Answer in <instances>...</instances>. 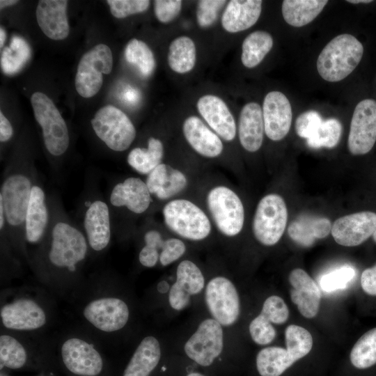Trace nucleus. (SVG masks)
<instances>
[{
  "label": "nucleus",
  "instance_id": "27",
  "mask_svg": "<svg viewBox=\"0 0 376 376\" xmlns=\"http://www.w3.org/2000/svg\"><path fill=\"white\" fill-rule=\"evenodd\" d=\"M331 224L329 219L302 215L290 223L288 233L296 244L309 247L316 240L326 237L331 233Z\"/></svg>",
  "mask_w": 376,
  "mask_h": 376
},
{
  "label": "nucleus",
  "instance_id": "54",
  "mask_svg": "<svg viewBox=\"0 0 376 376\" xmlns=\"http://www.w3.org/2000/svg\"><path fill=\"white\" fill-rule=\"evenodd\" d=\"M18 1L16 0H1L0 1V8H4L5 7L12 6L18 3Z\"/></svg>",
  "mask_w": 376,
  "mask_h": 376
},
{
  "label": "nucleus",
  "instance_id": "43",
  "mask_svg": "<svg viewBox=\"0 0 376 376\" xmlns=\"http://www.w3.org/2000/svg\"><path fill=\"white\" fill-rule=\"evenodd\" d=\"M249 330L252 340L260 345L271 343L276 334L272 323L260 313L250 322Z\"/></svg>",
  "mask_w": 376,
  "mask_h": 376
},
{
  "label": "nucleus",
  "instance_id": "19",
  "mask_svg": "<svg viewBox=\"0 0 376 376\" xmlns=\"http://www.w3.org/2000/svg\"><path fill=\"white\" fill-rule=\"evenodd\" d=\"M50 221L48 196L38 178L33 186L25 219V239L38 243L44 237Z\"/></svg>",
  "mask_w": 376,
  "mask_h": 376
},
{
  "label": "nucleus",
  "instance_id": "55",
  "mask_svg": "<svg viewBox=\"0 0 376 376\" xmlns=\"http://www.w3.org/2000/svg\"><path fill=\"white\" fill-rule=\"evenodd\" d=\"M158 290L162 292H166L169 290V284L166 281H162L158 284Z\"/></svg>",
  "mask_w": 376,
  "mask_h": 376
},
{
  "label": "nucleus",
  "instance_id": "25",
  "mask_svg": "<svg viewBox=\"0 0 376 376\" xmlns=\"http://www.w3.org/2000/svg\"><path fill=\"white\" fill-rule=\"evenodd\" d=\"M264 120L261 107L257 102L246 104L239 118L238 136L242 148L248 152L258 151L263 141Z\"/></svg>",
  "mask_w": 376,
  "mask_h": 376
},
{
  "label": "nucleus",
  "instance_id": "12",
  "mask_svg": "<svg viewBox=\"0 0 376 376\" xmlns=\"http://www.w3.org/2000/svg\"><path fill=\"white\" fill-rule=\"evenodd\" d=\"M107 202L111 214L125 210L134 215H141L150 207L152 196L145 181L132 176L112 187Z\"/></svg>",
  "mask_w": 376,
  "mask_h": 376
},
{
  "label": "nucleus",
  "instance_id": "22",
  "mask_svg": "<svg viewBox=\"0 0 376 376\" xmlns=\"http://www.w3.org/2000/svg\"><path fill=\"white\" fill-rule=\"evenodd\" d=\"M145 182L152 196L159 201L175 197L188 185L182 171L163 162L146 175Z\"/></svg>",
  "mask_w": 376,
  "mask_h": 376
},
{
  "label": "nucleus",
  "instance_id": "20",
  "mask_svg": "<svg viewBox=\"0 0 376 376\" xmlns=\"http://www.w3.org/2000/svg\"><path fill=\"white\" fill-rule=\"evenodd\" d=\"M1 318L6 328L16 330L36 329L46 322L42 308L28 299H17L5 305L1 310Z\"/></svg>",
  "mask_w": 376,
  "mask_h": 376
},
{
  "label": "nucleus",
  "instance_id": "36",
  "mask_svg": "<svg viewBox=\"0 0 376 376\" xmlns=\"http://www.w3.org/2000/svg\"><path fill=\"white\" fill-rule=\"evenodd\" d=\"M30 57V49L22 38L14 36L10 47H6L2 52L1 68L6 74L17 72Z\"/></svg>",
  "mask_w": 376,
  "mask_h": 376
},
{
  "label": "nucleus",
  "instance_id": "14",
  "mask_svg": "<svg viewBox=\"0 0 376 376\" xmlns=\"http://www.w3.org/2000/svg\"><path fill=\"white\" fill-rule=\"evenodd\" d=\"M376 230V213L362 211L337 219L331 233L336 243L344 246H356L373 235Z\"/></svg>",
  "mask_w": 376,
  "mask_h": 376
},
{
  "label": "nucleus",
  "instance_id": "38",
  "mask_svg": "<svg viewBox=\"0 0 376 376\" xmlns=\"http://www.w3.org/2000/svg\"><path fill=\"white\" fill-rule=\"evenodd\" d=\"M190 295L198 294L205 285V279L200 268L192 261H181L176 269V281Z\"/></svg>",
  "mask_w": 376,
  "mask_h": 376
},
{
  "label": "nucleus",
  "instance_id": "8",
  "mask_svg": "<svg viewBox=\"0 0 376 376\" xmlns=\"http://www.w3.org/2000/svg\"><path fill=\"white\" fill-rule=\"evenodd\" d=\"M288 209L283 198L269 194L258 202L253 219L252 230L256 240L264 246H273L281 238L287 225Z\"/></svg>",
  "mask_w": 376,
  "mask_h": 376
},
{
  "label": "nucleus",
  "instance_id": "3",
  "mask_svg": "<svg viewBox=\"0 0 376 376\" xmlns=\"http://www.w3.org/2000/svg\"><path fill=\"white\" fill-rule=\"evenodd\" d=\"M162 217L170 230L188 240H203L212 231V224L206 213L187 199L169 201L162 209Z\"/></svg>",
  "mask_w": 376,
  "mask_h": 376
},
{
  "label": "nucleus",
  "instance_id": "28",
  "mask_svg": "<svg viewBox=\"0 0 376 376\" xmlns=\"http://www.w3.org/2000/svg\"><path fill=\"white\" fill-rule=\"evenodd\" d=\"M161 357L160 345L153 336L144 338L126 366L123 376H149Z\"/></svg>",
  "mask_w": 376,
  "mask_h": 376
},
{
  "label": "nucleus",
  "instance_id": "1",
  "mask_svg": "<svg viewBox=\"0 0 376 376\" xmlns=\"http://www.w3.org/2000/svg\"><path fill=\"white\" fill-rule=\"evenodd\" d=\"M38 178L30 160L13 159L5 167L0 188L8 235L25 239V219L33 186Z\"/></svg>",
  "mask_w": 376,
  "mask_h": 376
},
{
  "label": "nucleus",
  "instance_id": "6",
  "mask_svg": "<svg viewBox=\"0 0 376 376\" xmlns=\"http://www.w3.org/2000/svg\"><path fill=\"white\" fill-rule=\"evenodd\" d=\"M95 134L110 150L123 152L134 142L136 128L128 116L113 105L100 108L91 119Z\"/></svg>",
  "mask_w": 376,
  "mask_h": 376
},
{
  "label": "nucleus",
  "instance_id": "29",
  "mask_svg": "<svg viewBox=\"0 0 376 376\" xmlns=\"http://www.w3.org/2000/svg\"><path fill=\"white\" fill-rule=\"evenodd\" d=\"M164 147L162 141L150 136L146 147H136L127 156V162L136 172L147 175L158 165L162 163Z\"/></svg>",
  "mask_w": 376,
  "mask_h": 376
},
{
  "label": "nucleus",
  "instance_id": "56",
  "mask_svg": "<svg viewBox=\"0 0 376 376\" xmlns=\"http://www.w3.org/2000/svg\"><path fill=\"white\" fill-rule=\"evenodd\" d=\"M6 38V33L4 29H0V47H2Z\"/></svg>",
  "mask_w": 376,
  "mask_h": 376
},
{
  "label": "nucleus",
  "instance_id": "9",
  "mask_svg": "<svg viewBox=\"0 0 376 376\" xmlns=\"http://www.w3.org/2000/svg\"><path fill=\"white\" fill-rule=\"evenodd\" d=\"M113 68V55L109 46L100 43L80 58L75 75L77 92L83 97L95 95L103 83V74H109Z\"/></svg>",
  "mask_w": 376,
  "mask_h": 376
},
{
  "label": "nucleus",
  "instance_id": "58",
  "mask_svg": "<svg viewBox=\"0 0 376 376\" xmlns=\"http://www.w3.org/2000/svg\"><path fill=\"white\" fill-rule=\"evenodd\" d=\"M187 376H205L199 373H191L188 374Z\"/></svg>",
  "mask_w": 376,
  "mask_h": 376
},
{
  "label": "nucleus",
  "instance_id": "18",
  "mask_svg": "<svg viewBox=\"0 0 376 376\" xmlns=\"http://www.w3.org/2000/svg\"><path fill=\"white\" fill-rule=\"evenodd\" d=\"M196 107L207 125L221 139L231 141L235 138L237 127L234 117L222 99L214 95H205L198 99Z\"/></svg>",
  "mask_w": 376,
  "mask_h": 376
},
{
  "label": "nucleus",
  "instance_id": "10",
  "mask_svg": "<svg viewBox=\"0 0 376 376\" xmlns=\"http://www.w3.org/2000/svg\"><path fill=\"white\" fill-rule=\"evenodd\" d=\"M205 299L213 319L221 326L234 324L240 313L238 292L234 284L226 277L212 278L205 288Z\"/></svg>",
  "mask_w": 376,
  "mask_h": 376
},
{
  "label": "nucleus",
  "instance_id": "33",
  "mask_svg": "<svg viewBox=\"0 0 376 376\" xmlns=\"http://www.w3.org/2000/svg\"><path fill=\"white\" fill-rule=\"evenodd\" d=\"M271 34L265 31H256L248 35L242 45L241 61L247 68L258 65L273 47Z\"/></svg>",
  "mask_w": 376,
  "mask_h": 376
},
{
  "label": "nucleus",
  "instance_id": "40",
  "mask_svg": "<svg viewBox=\"0 0 376 376\" xmlns=\"http://www.w3.org/2000/svg\"><path fill=\"white\" fill-rule=\"evenodd\" d=\"M26 361V352L22 344L8 335L0 337V368L17 369Z\"/></svg>",
  "mask_w": 376,
  "mask_h": 376
},
{
  "label": "nucleus",
  "instance_id": "35",
  "mask_svg": "<svg viewBox=\"0 0 376 376\" xmlns=\"http://www.w3.org/2000/svg\"><path fill=\"white\" fill-rule=\"evenodd\" d=\"M350 358L352 364L359 369L376 363V327L360 337L352 347Z\"/></svg>",
  "mask_w": 376,
  "mask_h": 376
},
{
  "label": "nucleus",
  "instance_id": "30",
  "mask_svg": "<svg viewBox=\"0 0 376 376\" xmlns=\"http://www.w3.org/2000/svg\"><path fill=\"white\" fill-rule=\"evenodd\" d=\"M327 0H285L281 11L287 24L301 27L311 22L323 10Z\"/></svg>",
  "mask_w": 376,
  "mask_h": 376
},
{
  "label": "nucleus",
  "instance_id": "24",
  "mask_svg": "<svg viewBox=\"0 0 376 376\" xmlns=\"http://www.w3.org/2000/svg\"><path fill=\"white\" fill-rule=\"evenodd\" d=\"M67 6L66 0L38 1L36 10L37 22L42 33L49 38L61 40L68 36L70 27L66 14Z\"/></svg>",
  "mask_w": 376,
  "mask_h": 376
},
{
  "label": "nucleus",
  "instance_id": "50",
  "mask_svg": "<svg viewBox=\"0 0 376 376\" xmlns=\"http://www.w3.org/2000/svg\"><path fill=\"white\" fill-rule=\"evenodd\" d=\"M361 285L366 293L376 296V265L362 272Z\"/></svg>",
  "mask_w": 376,
  "mask_h": 376
},
{
  "label": "nucleus",
  "instance_id": "23",
  "mask_svg": "<svg viewBox=\"0 0 376 376\" xmlns=\"http://www.w3.org/2000/svg\"><path fill=\"white\" fill-rule=\"evenodd\" d=\"M182 132L189 145L198 155L207 158L221 155L224 145L221 138L198 117L187 118L182 124Z\"/></svg>",
  "mask_w": 376,
  "mask_h": 376
},
{
  "label": "nucleus",
  "instance_id": "32",
  "mask_svg": "<svg viewBox=\"0 0 376 376\" xmlns=\"http://www.w3.org/2000/svg\"><path fill=\"white\" fill-rule=\"evenodd\" d=\"M196 48L194 42L188 36L174 39L169 45L168 63L170 68L179 74L190 72L195 66Z\"/></svg>",
  "mask_w": 376,
  "mask_h": 376
},
{
  "label": "nucleus",
  "instance_id": "13",
  "mask_svg": "<svg viewBox=\"0 0 376 376\" xmlns=\"http://www.w3.org/2000/svg\"><path fill=\"white\" fill-rule=\"evenodd\" d=\"M376 142V102L365 99L356 106L352 117L347 147L353 155L370 151Z\"/></svg>",
  "mask_w": 376,
  "mask_h": 376
},
{
  "label": "nucleus",
  "instance_id": "34",
  "mask_svg": "<svg viewBox=\"0 0 376 376\" xmlns=\"http://www.w3.org/2000/svg\"><path fill=\"white\" fill-rule=\"evenodd\" d=\"M125 58L132 65L137 67L144 77L150 76L155 68V59L149 46L136 38L131 39L125 48Z\"/></svg>",
  "mask_w": 376,
  "mask_h": 376
},
{
  "label": "nucleus",
  "instance_id": "44",
  "mask_svg": "<svg viewBox=\"0 0 376 376\" xmlns=\"http://www.w3.org/2000/svg\"><path fill=\"white\" fill-rule=\"evenodd\" d=\"M111 15L122 19L147 10L150 1L148 0H108Z\"/></svg>",
  "mask_w": 376,
  "mask_h": 376
},
{
  "label": "nucleus",
  "instance_id": "48",
  "mask_svg": "<svg viewBox=\"0 0 376 376\" xmlns=\"http://www.w3.org/2000/svg\"><path fill=\"white\" fill-rule=\"evenodd\" d=\"M182 1L156 0L154 1V12L157 19L162 23L173 21L180 13Z\"/></svg>",
  "mask_w": 376,
  "mask_h": 376
},
{
  "label": "nucleus",
  "instance_id": "21",
  "mask_svg": "<svg viewBox=\"0 0 376 376\" xmlns=\"http://www.w3.org/2000/svg\"><path fill=\"white\" fill-rule=\"evenodd\" d=\"M289 281L292 285L290 297L299 313L306 318H313L318 313L321 293L315 281L304 269L291 271Z\"/></svg>",
  "mask_w": 376,
  "mask_h": 376
},
{
  "label": "nucleus",
  "instance_id": "4",
  "mask_svg": "<svg viewBox=\"0 0 376 376\" xmlns=\"http://www.w3.org/2000/svg\"><path fill=\"white\" fill-rule=\"evenodd\" d=\"M34 117L42 129L45 147L54 158H59L68 150L70 134L67 124L53 101L42 92L31 97Z\"/></svg>",
  "mask_w": 376,
  "mask_h": 376
},
{
  "label": "nucleus",
  "instance_id": "5",
  "mask_svg": "<svg viewBox=\"0 0 376 376\" xmlns=\"http://www.w3.org/2000/svg\"><path fill=\"white\" fill-rule=\"evenodd\" d=\"M206 203L216 228L222 235L235 237L242 231L244 208L233 189L225 185L212 187L207 194Z\"/></svg>",
  "mask_w": 376,
  "mask_h": 376
},
{
  "label": "nucleus",
  "instance_id": "2",
  "mask_svg": "<svg viewBox=\"0 0 376 376\" xmlns=\"http://www.w3.org/2000/svg\"><path fill=\"white\" fill-rule=\"evenodd\" d=\"M363 54L361 42L351 34H340L330 40L317 60L320 77L329 82L344 79L357 68Z\"/></svg>",
  "mask_w": 376,
  "mask_h": 376
},
{
  "label": "nucleus",
  "instance_id": "51",
  "mask_svg": "<svg viewBox=\"0 0 376 376\" xmlns=\"http://www.w3.org/2000/svg\"><path fill=\"white\" fill-rule=\"evenodd\" d=\"M159 250L152 246L145 244L139 254L140 263L146 267H153L159 260Z\"/></svg>",
  "mask_w": 376,
  "mask_h": 376
},
{
  "label": "nucleus",
  "instance_id": "53",
  "mask_svg": "<svg viewBox=\"0 0 376 376\" xmlns=\"http://www.w3.org/2000/svg\"><path fill=\"white\" fill-rule=\"evenodd\" d=\"M14 129L10 120L0 111V141L7 143L13 137Z\"/></svg>",
  "mask_w": 376,
  "mask_h": 376
},
{
  "label": "nucleus",
  "instance_id": "16",
  "mask_svg": "<svg viewBox=\"0 0 376 376\" xmlns=\"http://www.w3.org/2000/svg\"><path fill=\"white\" fill-rule=\"evenodd\" d=\"M263 116L265 133L274 141H281L290 129L292 112L288 97L280 91L268 93L263 100Z\"/></svg>",
  "mask_w": 376,
  "mask_h": 376
},
{
  "label": "nucleus",
  "instance_id": "11",
  "mask_svg": "<svg viewBox=\"0 0 376 376\" xmlns=\"http://www.w3.org/2000/svg\"><path fill=\"white\" fill-rule=\"evenodd\" d=\"M224 334L221 324L213 318L205 319L185 343L187 356L200 366H208L221 353Z\"/></svg>",
  "mask_w": 376,
  "mask_h": 376
},
{
  "label": "nucleus",
  "instance_id": "49",
  "mask_svg": "<svg viewBox=\"0 0 376 376\" xmlns=\"http://www.w3.org/2000/svg\"><path fill=\"white\" fill-rule=\"evenodd\" d=\"M190 296L177 282H175L169 289V304L174 310L181 311L189 304Z\"/></svg>",
  "mask_w": 376,
  "mask_h": 376
},
{
  "label": "nucleus",
  "instance_id": "37",
  "mask_svg": "<svg viewBox=\"0 0 376 376\" xmlns=\"http://www.w3.org/2000/svg\"><path fill=\"white\" fill-rule=\"evenodd\" d=\"M286 350L297 361L307 355L313 347V338L305 328L289 325L285 331Z\"/></svg>",
  "mask_w": 376,
  "mask_h": 376
},
{
  "label": "nucleus",
  "instance_id": "7",
  "mask_svg": "<svg viewBox=\"0 0 376 376\" xmlns=\"http://www.w3.org/2000/svg\"><path fill=\"white\" fill-rule=\"evenodd\" d=\"M92 186L85 194L81 205V226L90 247L100 251L109 244L111 236L112 221L109 205Z\"/></svg>",
  "mask_w": 376,
  "mask_h": 376
},
{
  "label": "nucleus",
  "instance_id": "47",
  "mask_svg": "<svg viewBox=\"0 0 376 376\" xmlns=\"http://www.w3.org/2000/svg\"><path fill=\"white\" fill-rule=\"evenodd\" d=\"M186 251V246L178 238H168L164 240L159 254V262L162 266H167L181 258Z\"/></svg>",
  "mask_w": 376,
  "mask_h": 376
},
{
  "label": "nucleus",
  "instance_id": "15",
  "mask_svg": "<svg viewBox=\"0 0 376 376\" xmlns=\"http://www.w3.org/2000/svg\"><path fill=\"white\" fill-rule=\"evenodd\" d=\"M84 315L98 329L112 332L122 329L126 324L130 311L123 300L105 297L90 302L85 307Z\"/></svg>",
  "mask_w": 376,
  "mask_h": 376
},
{
  "label": "nucleus",
  "instance_id": "41",
  "mask_svg": "<svg viewBox=\"0 0 376 376\" xmlns=\"http://www.w3.org/2000/svg\"><path fill=\"white\" fill-rule=\"evenodd\" d=\"M355 274V269L352 267L342 266L324 274L320 280V286L327 292L343 289L354 279Z\"/></svg>",
  "mask_w": 376,
  "mask_h": 376
},
{
  "label": "nucleus",
  "instance_id": "26",
  "mask_svg": "<svg viewBox=\"0 0 376 376\" xmlns=\"http://www.w3.org/2000/svg\"><path fill=\"white\" fill-rule=\"evenodd\" d=\"M260 0L230 1L221 16V25L228 33H237L254 25L262 11Z\"/></svg>",
  "mask_w": 376,
  "mask_h": 376
},
{
  "label": "nucleus",
  "instance_id": "42",
  "mask_svg": "<svg viewBox=\"0 0 376 376\" xmlns=\"http://www.w3.org/2000/svg\"><path fill=\"white\" fill-rule=\"evenodd\" d=\"M260 314L271 323L281 324L288 320L289 310L281 297L272 295L265 300Z\"/></svg>",
  "mask_w": 376,
  "mask_h": 376
},
{
  "label": "nucleus",
  "instance_id": "31",
  "mask_svg": "<svg viewBox=\"0 0 376 376\" xmlns=\"http://www.w3.org/2000/svg\"><path fill=\"white\" fill-rule=\"evenodd\" d=\"M295 361L286 349L272 346L258 353L256 367L261 376H280Z\"/></svg>",
  "mask_w": 376,
  "mask_h": 376
},
{
  "label": "nucleus",
  "instance_id": "52",
  "mask_svg": "<svg viewBox=\"0 0 376 376\" xmlns=\"http://www.w3.org/2000/svg\"><path fill=\"white\" fill-rule=\"evenodd\" d=\"M143 240L145 244L156 248L159 251V249H162L165 240L163 239L160 231L151 228L145 232Z\"/></svg>",
  "mask_w": 376,
  "mask_h": 376
},
{
  "label": "nucleus",
  "instance_id": "59",
  "mask_svg": "<svg viewBox=\"0 0 376 376\" xmlns=\"http://www.w3.org/2000/svg\"><path fill=\"white\" fill-rule=\"evenodd\" d=\"M373 240L375 241V242L376 243V230H375V231L374 232V233L373 235Z\"/></svg>",
  "mask_w": 376,
  "mask_h": 376
},
{
  "label": "nucleus",
  "instance_id": "17",
  "mask_svg": "<svg viewBox=\"0 0 376 376\" xmlns=\"http://www.w3.org/2000/svg\"><path fill=\"white\" fill-rule=\"evenodd\" d=\"M63 363L72 373L81 376H96L103 366L102 357L93 345L84 340H67L61 348Z\"/></svg>",
  "mask_w": 376,
  "mask_h": 376
},
{
  "label": "nucleus",
  "instance_id": "46",
  "mask_svg": "<svg viewBox=\"0 0 376 376\" xmlns=\"http://www.w3.org/2000/svg\"><path fill=\"white\" fill-rule=\"evenodd\" d=\"M323 120L315 111H307L301 113L295 121V131L297 135L306 140L317 131Z\"/></svg>",
  "mask_w": 376,
  "mask_h": 376
},
{
  "label": "nucleus",
  "instance_id": "39",
  "mask_svg": "<svg viewBox=\"0 0 376 376\" xmlns=\"http://www.w3.org/2000/svg\"><path fill=\"white\" fill-rule=\"evenodd\" d=\"M341 133L340 121L329 118L323 120L315 133L307 139V144L312 148H333L338 143Z\"/></svg>",
  "mask_w": 376,
  "mask_h": 376
},
{
  "label": "nucleus",
  "instance_id": "45",
  "mask_svg": "<svg viewBox=\"0 0 376 376\" xmlns=\"http://www.w3.org/2000/svg\"><path fill=\"white\" fill-rule=\"evenodd\" d=\"M226 1L202 0L198 2L196 21L201 28H207L217 20L219 13Z\"/></svg>",
  "mask_w": 376,
  "mask_h": 376
},
{
  "label": "nucleus",
  "instance_id": "57",
  "mask_svg": "<svg viewBox=\"0 0 376 376\" xmlns=\"http://www.w3.org/2000/svg\"><path fill=\"white\" fill-rule=\"evenodd\" d=\"M347 1L351 3H368L372 2L371 0H349Z\"/></svg>",
  "mask_w": 376,
  "mask_h": 376
}]
</instances>
